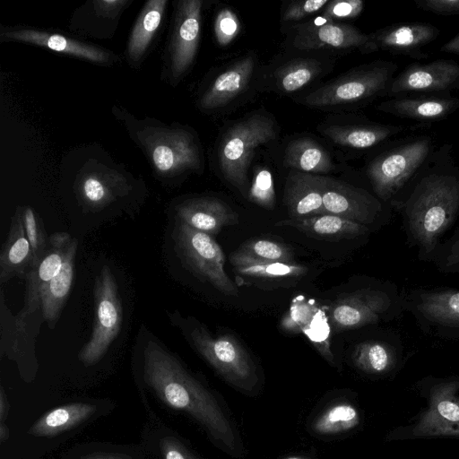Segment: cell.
Instances as JSON below:
<instances>
[{"label": "cell", "mask_w": 459, "mask_h": 459, "mask_svg": "<svg viewBox=\"0 0 459 459\" xmlns=\"http://www.w3.org/2000/svg\"><path fill=\"white\" fill-rule=\"evenodd\" d=\"M143 378L167 407L186 412L201 424L222 451L242 455L237 432L217 399L159 342L150 340L143 348Z\"/></svg>", "instance_id": "6da1fadb"}, {"label": "cell", "mask_w": 459, "mask_h": 459, "mask_svg": "<svg viewBox=\"0 0 459 459\" xmlns=\"http://www.w3.org/2000/svg\"><path fill=\"white\" fill-rule=\"evenodd\" d=\"M441 148L442 155L427 160L407 206L411 233L425 247L432 248L437 238L453 221L459 209V168Z\"/></svg>", "instance_id": "7a4b0ae2"}, {"label": "cell", "mask_w": 459, "mask_h": 459, "mask_svg": "<svg viewBox=\"0 0 459 459\" xmlns=\"http://www.w3.org/2000/svg\"><path fill=\"white\" fill-rule=\"evenodd\" d=\"M277 136L274 121L255 113L233 125L223 135L218 151L224 178L243 195L247 187V170L255 150Z\"/></svg>", "instance_id": "3957f363"}, {"label": "cell", "mask_w": 459, "mask_h": 459, "mask_svg": "<svg viewBox=\"0 0 459 459\" xmlns=\"http://www.w3.org/2000/svg\"><path fill=\"white\" fill-rule=\"evenodd\" d=\"M397 69L396 64L377 61L316 89L303 103L316 108H329L372 99L387 92Z\"/></svg>", "instance_id": "277c9868"}, {"label": "cell", "mask_w": 459, "mask_h": 459, "mask_svg": "<svg viewBox=\"0 0 459 459\" xmlns=\"http://www.w3.org/2000/svg\"><path fill=\"white\" fill-rule=\"evenodd\" d=\"M186 333L197 352L230 384L246 392L255 387L258 382L255 366L234 337H212L200 325L188 327Z\"/></svg>", "instance_id": "5b68a950"}, {"label": "cell", "mask_w": 459, "mask_h": 459, "mask_svg": "<svg viewBox=\"0 0 459 459\" xmlns=\"http://www.w3.org/2000/svg\"><path fill=\"white\" fill-rule=\"evenodd\" d=\"M172 236L178 256L195 275L224 295H238L224 270L225 255L211 235L177 221Z\"/></svg>", "instance_id": "8992f818"}, {"label": "cell", "mask_w": 459, "mask_h": 459, "mask_svg": "<svg viewBox=\"0 0 459 459\" xmlns=\"http://www.w3.org/2000/svg\"><path fill=\"white\" fill-rule=\"evenodd\" d=\"M123 323L121 304L116 278L104 265L95 281L94 322L89 341L82 346L78 358L85 366L98 363L118 335Z\"/></svg>", "instance_id": "52a82bcc"}, {"label": "cell", "mask_w": 459, "mask_h": 459, "mask_svg": "<svg viewBox=\"0 0 459 459\" xmlns=\"http://www.w3.org/2000/svg\"><path fill=\"white\" fill-rule=\"evenodd\" d=\"M136 137L163 177H174L201 165L198 144L185 129L146 126L136 132Z\"/></svg>", "instance_id": "ba28073f"}, {"label": "cell", "mask_w": 459, "mask_h": 459, "mask_svg": "<svg viewBox=\"0 0 459 459\" xmlns=\"http://www.w3.org/2000/svg\"><path fill=\"white\" fill-rule=\"evenodd\" d=\"M431 152V139L420 137L375 158L367 174L376 194L384 200L390 198L423 167Z\"/></svg>", "instance_id": "9c48e42d"}, {"label": "cell", "mask_w": 459, "mask_h": 459, "mask_svg": "<svg viewBox=\"0 0 459 459\" xmlns=\"http://www.w3.org/2000/svg\"><path fill=\"white\" fill-rule=\"evenodd\" d=\"M459 378L439 381L424 392L428 406L408 427L392 438L459 437Z\"/></svg>", "instance_id": "30bf717a"}, {"label": "cell", "mask_w": 459, "mask_h": 459, "mask_svg": "<svg viewBox=\"0 0 459 459\" xmlns=\"http://www.w3.org/2000/svg\"><path fill=\"white\" fill-rule=\"evenodd\" d=\"M293 46L299 50H315L323 48L333 49L358 48L361 53H370L369 34L354 26L319 19L294 25Z\"/></svg>", "instance_id": "8fae6325"}, {"label": "cell", "mask_w": 459, "mask_h": 459, "mask_svg": "<svg viewBox=\"0 0 459 459\" xmlns=\"http://www.w3.org/2000/svg\"><path fill=\"white\" fill-rule=\"evenodd\" d=\"M459 89V64L454 60L414 63L392 80L386 94L448 92Z\"/></svg>", "instance_id": "7c38bea8"}, {"label": "cell", "mask_w": 459, "mask_h": 459, "mask_svg": "<svg viewBox=\"0 0 459 459\" xmlns=\"http://www.w3.org/2000/svg\"><path fill=\"white\" fill-rule=\"evenodd\" d=\"M200 0L178 2L175 25L169 44V65L172 76L181 77L192 65L200 39Z\"/></svg>", "instance_id": "4fadbf2b"}, {"label": "cell", "mask_w": 459, "mask_h": 459, "mask_svg": "<svg viewBox=\"0 0 459 459\" xmlns=\"http://www.w3.org/2000/svg\"><path fill=\"white\" fill-rule=\"evenodd\" d=\"M72 240L73 237L66 232H56L48 237L47 251L25 277L24 306L15 316L18 320L26 321L40 309V293L59 272Z\"/></svg>", "instance_id": "5bb4252c"}, {"label": "cell", "mask_w": 459, "mask_h": 459, "mask_svg": "<svg viewBox=\"0 0 459 459\" xmlns=\"http://www.w3.org/2000/svg\"><path fill=\"white\" fill-rule=\"evenodd\" d=\"M324 214L339 216L365 225L378 207L377 202L366 191L345 182L323 177Z\"/></svg>", "instance_id": "9a60e30c"}, {"label": "cell", "mask_w": 459, "mask_h": 459, "mask_svg": "<svg viewBox=\"0 0 459 459\" xmlns=\"http://www.w3.org/2000/svg\"><path fill=\"white\" fill-rule=\"evenodd\" d=\"M438 35V29L428 22L394 24L369 34L370 53L381 49L396 55L423 56L420 50Z\"/></svg>", "instance_id": "2e32d148"}, {"label": "cell", "mask_w": 459, "mask_h": 459, "mask_svg": "<svg viewBox=\"0 0 459 459\" xmlns=\"http://www.w3.org/2000/svg\"><path fill=\"white\" fill-rule=\"evenodd\" d=\"M387 306L386 297L379 291H355L333 303L330 321L337 331L360 327L377 321Z\"/></svg>", "instance_id": "e0dca14e"}, {"label": "cell", "mask_w": 459, "mask_h": 459, "mask_svg": "<svg viewBox=\"0 0 459 459\" xmlns=\"http://www.w3.org/2000/svg\"><path fill=\"white\" fill-rule=\"evenodd\" d=\"M2 40H15L30 43L50 50L70 55L84 60L107 65L114 56L98 47L63 36L30 28H7L1 32Z\"/></svg>", "instance_id": "ac0fdd59"}, {"label": "cell", "mask_w": 459, "mask_h": 459, "mask_svg": "<svg viewBox=\"0 0 459 459\" xmlns=\"http://www.w3.org/2000/svg\"><path fill=\"white\" fill-rule=\"evenodd\" d=\"M176 214L177 221L211 236L238 221L237 213L227 204L208 196L184 201L176 207Z\"/></svg>", "instance_id": "d6986e66"}, {"label": "cell", "mask_w": 459, "mask_h": 459, "mask_svg": "<svg viewBox=\"0 0 459 459\" xmlns=\"http://www.w3.org/2000/svg\"><path fill=\"white\" fill-rule=\"evenodd\" d=\"M284 204L291 220L324 214L322 176L291 170L286 179Z\"/></svg>", "instance_id": "ffe728a7"}, {"label": "cell", "mask_w": 459, "mask_h": 459, "mask_svg": "<svg viewBox=\"0 0 459 459\" xmlns=\"http://www.w3.org/2000/svg\"><path fill=\"white\" fill-rule=\"evenodd\" d=\"M256 58L247 55L239 58L220 74L200 100L204 109L223 107L238 96L247 86L255 72Z\"/></svg>", "instance_id": "44dd1931"}, {"label": "cell", "mask_w": 459, "mask_h": 459, "mask_svg": "<svg viewBox=\"0 0 459 459\" xmlns=\"http://www.w3.org/2000/svg\"><path fill=\"white\" fill-rule=\"evenodd\" d=\"M34 265L33 254L25 235L20 207L10 223V229L0 253V283L13 277L25 278Z\"/></svg>", "instance_id": "7402d4cb"}, {"label": "cell", "mask_w": 459, "mask_h": 459, "mask_svg": "<svg viewBox=\"0 0 459 459\" xmlns=\"http://www.w3.org/2000/svg\"><path fill=\"white\" fill-rule=\"evenodd\" d=\"M77 249L78 240L73 238L59 272L44 287L39 296V307L43 320L47 321L51 328L56 324L71 291Z\"/></svg>", "instance_id": "603a6c76"}, {"label": "cell", "mask_w": 459, "mask_h": 459, "mask_svg": "<svg viewBox=\"0 0 459 459\" xmlns=\"http://www.w3.org/2000/svg\"><path fill=\"white\" fill-rule=\"evenodd\" d=\"M459 108L455 97L398 98L380 103L377 109L399 117L421 121L444 119Z\"/></svg>", "instance_id": "cb8c5ba5"}, {"label": "cell", "mask_w": 459, "mask_h": 459, "mask_svg": "<svg viewBox=\"0 0 459 459\" xmlns=\"http://www.w3.org/2000/svg\"><path fill=\"white\" fill-rule=\"evenodd\" d=\"M403 130V126L390 125H333L321 131L337 145L363 150L377 145Z\"/></svg>", "instance_id": "d4e9b609"}, {"label": "cell", "mask_w": 459, "mask_h": 459, "mask_svg": "<svg viewBox=\"0 0 459 459\" xmlns=\"http://www.w3.org/2000/svg\"><path fill=\"white\" fill-rule=\"evenodd\" d=\"M280 224L291 226L305 234L327 241L353 238L368 231L366 225L332 215L322 214L303 220H290Z\"/></svg>", "instance_id": "484cf974"}, {"label": "cell", "mask_w": 459, "mask_h": 459, "mask_svg": "<svg viewBox=\"0 0 459 459\" xmlns=\"http://www.w3.org/2000/svg\"><path fill=\"white\" fill-rule=\"evenodd\" d=\"M97 407L89 403H71L48 411L29 429V434L48 437L61 434L91 418Z\"/></svg>", "instance_id": "4316f807"}, {"label": "cell", "mask_w": 459, "mask_h": 459, "mask_svg": "<svg viewBox=\"0 0 459 459\" xmlns=\"http://www.w3.org/2000/svg\"><path fill=\"white\" fill-rule=\"evenodd\" d=\"M285 164L308 174H326L334 169L328 152L310 138H300L289 143L285 152Z\"/></svg>", "instance_id": "83f0119b"}, {"label": "cell", "mask_w": 459, "mask_h": 459, "mask_svg": "<svg viewBox=\"0 0 459 459\" xmlns=\"http://www.w3.org/2000/svg\"><path fill=\"white\" fill-rule=\"evenodd\" d=\"M121 178L100 174H88L80 180L78 193L82 204L91 211H100L126 194Z\"/></svg>", "instance_id": "f1b7e54d"}, {"label": "cell", "mask_w": 459, "mask_h": 459, "mask_svg": "<svg viewBox=\"0 0 459 459\" xmlns=\"http://www.w3.org/2000/svg\"><path fill=\"white\" fill-rule=\"evenodd\" d=\"M167 3L151 0L144 4L127 43L126 53L132 61H139L146 52L160 28Z\"/></svg>", "instance_id": "f546056e"}, {"label": "cell", "mask_w": 459, "mask_h": 459, "mask_svg": "<svg viewBox=\"0 0 459 459\" xmlns=\"http://www.w3.org/2000/svg\"><path fill=\"white\" fill-rule=\"evenodd\" d=\"M234 267L269 263H295L290 247L269 239L245 242L230 256Z\"/></svg>", "instance_id": "4dcf8cb0"}, {"label": "cell", "mask_w": 459, "mask_h": 459, "mask_svg": "<svg viewBox=\"0 0 459 459\" xmlns=\"http://www.w3.org/2000/svg\"><path fill=\"white\" fill-rule=\"evenodd\" d=\"M323 72L322 64L312 58L292 60L274 73L276 90L281 93L295 92L314 81Z\"/></svg>", "instance_id": "1f68e13d"}, {"label": "cell", "mask_w": 459, "mask_h": 459, "mask_svg": "<svg viewBox=\"0 0 459 459\" xmlns=\"http://www.w3.org/2000/svg\"><path fill=\"white\" fill-rule=\"evenodd\" d=\"M418 307L431 321L459 326V291L425 294L421 297Z\"/></svg>", "instance_id": "d6a6232c"}, {"label": "cell", "mask_w": 459, "mask_h": 459, "mask_svg": "<svg viewBox=\"0 0 459 459\" xmlns=\"http://www.w3.org/2000/svg\"><path fill=\"white\" fill-rule=\"evenodd\" d=\"M360 422L358 409L349 403H335L325 410L314 421L313 429L320 435L349 431Z\"/></svg>", "instance_id": "836d02e7"}, {"label": "cell", "mask_w": 459, "mask_h": 459, "mask_svg": "<svg viewBox=\"0 0 459 459\" xmlns=\"http://www.w3.org/2000/svg\"><path fill=\"white\" fill-rule=\"evenodd\" d=\"M355 366L368 374H383L395 363L394 351L379 342H365L357 345L353 356Z\"/></svg>", "instance_id": "e575fe53"}, {"label": "cell", "mask_w": 459, "mask_h": 459, "mask_svg": "<svg viewBox=\"0 0 459 459\" xmlns=\"http://www.w3.org/2000/svg\"><path fill=\"white\" fill-rule=\"evenodd\" d=\"M20 209L25 235L31 247L35 265L47 251L48 238L39 215L30 206L20 207Z\"/></svg>", "instance_id": "d590c367"}, {"label": "cell", "mask_w": 459, "mask_h": 459, "mask_svg": "<svg viewBox=\"0 0 459 459\" xmlns=\"http://www.w3.org/2000/svg\"><path fill=\"white\" fill-rule=\"evenodd\" d=\"M242 275L255 278H286L305 274L307 268L296 263H269L234 267Z\"/></svg>", "instance_id": "8d00e7d4"}, {"label": "cell", "mask_w": 459, "mask_h": 459, "mask_svg": "<svg viewBox=\"0 0 459 459\" xmlns=\"http://www.w3.org/2000/svg\"><path fill=\"white\" fill-rule=\"evenodd\" d=\"M248 199L266 209H273L275 203V191L271 171L265 167H258L254 172L248 190Z\"/></svg>", "instance_id": "74e56055"}, {"label": "cell", "mask_w": 459, "mask_h": 459, "mask_svg": "<svg viewBox=\"0 0 459 459\" xmlns=\"http://www.w3.org/2000/svg\"><path fill=\"white\" fill-rule=\"evenodd\" d=\"M240 24L236 14L229 8H222L215 18L214 33L221 46L229 45L239 33Z\"/></svg>", "instance_id": "f35d334b"}, {"label": "cell", "mask_w": 459, "mask_h": 459, "mask_svg": "<svg viewBox=\"0 0 459 459\" xmlns=\"http://www.w3.org/2000/svg\"><path fill=\"white\" fill-rule=\"evenodd\" d=\"M364 3L360 0L329 1L324 7L322 17L338 22L340 20L352 19L360 14Z\"/></svg>", "instance_id": "ab89813d"}, {"label": "cell", "mask_w": 459, "mask_h": 459, "mask_svg": "<svg viewBox=\"0 0 459 459\" xmlns=\"http://www.w3.org/2000/svg\"><path fill=\"white\" fill-rule=\"evenodd\" d=\"M328 0H307L292 2L282 13L281 22H299L323 9Z\"/></svg>", "instance_id": "60d3db41"}, {"label": "cell", "mask_w": 459, "mask_h": 459, "mask_svg": "<svg viewBox=\"0 0 459 459\" xmlns=\"http://www.w3.org/2000/svg\"><path fill=\"white\" fill-rule=\"evenodd\" d=\"M159 446L162 459H200L179 439L172 436L163 437Z\"/></svg>", "instance_id": "b9f144b4"}, {"label": "cell", "mask_w": 459, "mask_h": 459, "mask_svg": "<svg viewBox=\"0 0 459 459\" xmlns=\"http://www.w3.org/2000/svg\"><path fill=\"white\" fill-rule=\"evenodd\" d=\"M416 5L438 15H458L459 0H415Z\"/></svg>", "instance_id": "7bdbcfd3"}, {"label": "cell", "mask_w": 459, "mask_h": 459, "mask_svg": "<svg viewBox=\"0 0 459 459\" xmlns=\"http://www.w3.org/2000/svg\"><path fill=\"white\" fill-rule=\"evenodd\" d=\"M441 52L459 55V33L440 48Z\"/></svg>", "instance_id": "ee69618b"}, {"label": "cell", "mask_w": 459, "mask_h": 459, "mask_svg": "<svg viewBox=\"0 0 459 459\" xmlns=\"http://www.w3.org/2000/svg\"><path fill=\"white\" fill-rule=\"evenodd\" d=\"M9 411V403L3 386L0 388V422H4Z\"/></svg>", "instance_id": "f6af8a7d"}, {"label": "cell", "mask_w": 459, "mask_h": 459, "mask_svg": "<svg viewBox=\"0 0 459 459\" xmlns=\"http://www.w3.org/2000/svg\"><path fill=\"white\" fill-rule=\"evenodd\" d=\"M84 459H130L127 455L117 453H99L90 455Z\"/></svg>", "instance_id": "bcb514c9"}, {"label": "cell", "mask_w": 459, "mask_h": 459, "mask_svg": "<svg viewBox=\"0 0 459 459\" xmlns=\"http://www.w3.org/2000/svg\"><path fill=\"white\" fill-rule=\"evenodd\" d=\"M9 437V429L4 422H0V442L4 443Z\"/></svg>", "instance_id": "7dc6e473"}, {"label": "cell", "mask_w": 459, "mask_h": 459, "mask_svg": "<svg viewBox=\"0 0 459 459\" xmlns=\"http://www.w3.org/2000/svg\"><path fill=\"white\" fill-rule=\"evenodd\" d=\"M286 459H309L308 457H305V456H290V457H288Z\"/></svg>", "instance_id": "c3c4849f"}]
</instances>
